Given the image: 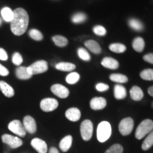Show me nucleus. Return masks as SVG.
I'll return each instance as SVG.
<instances>
[{"instance_id": "nucleus-1", "label": "nucleus", "mask_w": 153, "mask_h": 153, "mask_svg": "<svg viewBox=\"0 0 153 153\" xmlns=\"http://www.w3.org/2000/svg\"><path fill=\"white\" fill-rule=\"evenodd\" d=\"M29 24V16L27 11L23 8L14 10V18L11 22V30L14 35L22 36L27 30Z\"/></svg>"}, {"instance_id": "nucleus-2", "label": "nucleus", "mask_w": 153, "mask_h": 153, "mask_svg": "<svg viewBox=\"0 0 153 153\" xmlns=\"http://www.w3.org/2000/svg\"><path fill=\"white\" fill-rule=\"evenodd\" d=\"M111 126L108 121H102L98 125L97 129V137L100 143H105L111 135Z\"/></svg>"}, {"instance_id": "nucleus-3", "label": "nucleus", "mask_w": 153, "mask_h": 153, "mask_svg": "<svg viewBox=\"0 0 153 153\" xmlns=\"http://www.w3.org/2000/svg\"><path fill=\"white\" fill-rule=\"evenodd\" d=\"M153 130V121L150 119L143 120L137 126L135 131V136L137 140L143 139L145 136L148 135Z\"/></svg>"}, {"instance_id": "nucleus-4", "label": "nucleus", "mask_w": 153, "mask_h": 153, "mask_svg": "<svg viewBox=\"0 0 153 153\" xmlns=\"http://www.w3.org/2000/svg\"><path fill=\"white\" fill-rule=\"evenodd\" d=\"M48 69V62L45 60H38L30 65V66L27 67V70L28 73L30 75H34V74H41L43 72H46Z\"/></svg>"}, {"instance_id": "nucleus-5", "label": "nucleus", "mask_w": 153, "mask_h": 153, "mask_svg": "<svg viewBox=\"0 0 153 153\" xmlns=\"http://www.w3.org/2000/svg\"><path fill=\"white\" fill-rule=\"evenodd\" d=\"M93 123L90 120H85L80 125V133L82 139L89 141L93 135Z\"/></svg>"}, {"instance_id": "nucleus-6", "label": "nucleus", "mask_w": 153, "mask_h": 153, "mask_svg": "<svg viewBox=\"0 0 153 153\" xmlns=\"http://www.w3.org/2000/svg\"><path fill=\"white\" fill-rule=\"evenodd\" d=\"M134 127V121L133 118L128 117L123 118L121 121L120 122L119 126H118V130H119L120 133L123 136L128 135L133 131Z\"/></svg>"}, {"instance_id": "nucleus-7", "label": "nucleus", "mask_w": 153, "mask_h": 153, "mask_svg": "<svg viewBox=\"0 0 153 153\" xmlns=\"http://www.w3.org/2000/svg\"><path fill=\"white\" fill-rule=\"evenodd\" d=\"M8 128L13 133L19 135V137H24L26 135V131L24 125L19 120H14L8 125Z\"/></svg>"}, {"instance_id": "nucleus-8", "label": "nucleus", "mask_w": 153, "mask_h": 153, "mask_svg": "<svg viewBox=\"0 0 153 153\" xmlns=\"http://www.w3.org/2000/svg\"><path fill=\"white\" fill-rule=\"evenodd\" d=\"M1 141L4 144L9 145L13 149L18 148L23 145V141L22 139L16 136L9 135V134H4L1 135Z\"/></svg>"}, {"instance_id": "nucleus-9", "label": "nucleus", "mask_w": 153, "mask_h": 153, "mask_svg": "<svg viewBox=\"0 0 153 153\" xmlns=\"http://www.w3.org/2000/svg\"><path fill=\"white\" fill-rule=\"evenodd\" d=\"M58 101L53 98H45L41 100L40 107L44 112H51L58 107Z\"/></svg>"}, {"instance_id": "nucleus-10", "label": "nucleus", "mask_w": 153, "mask_h": 153, "mask_svg": "<svg viewBox=\"0 0 153 153\" xmlns=\"http://www.w3.org/2000/svg\"><path fill=\"white\" fill-rule=\"evenodd\" d=\"M51 90L55 96L61 99H65L70 94V91L68 88L60 84L53 85L51 88Z\"/></svg>"}, {"instance_id": "nucleus-11", "label": "nucleus", "mask_w": 153, "mask_h": 153, "mask_svg": "<svg viewBox=\"0 0 153 153\" xmlns=\"http://www.w3.org/2000/svg\"><path fill=\"white\" fill-rule=\"evenodd\" d=\"M24 125L26 132L30 134H34L37 131V125L34 118L30 116H26L23 120Z\"/></svg>"}, {"instance_id": "nucleus-12", "label": "nucleus", "mask_w": 153, "mask_h": 153, "mask_svg": "<svg viewBox=\"0 0 153 153\" xmlns=\"http://www.w3.org/2000/svg\"><path fill=\"white\" fill-rule=\"evenodd\" d=\"M32 148L37 151L38 153H47L48 145L47 143L43 140L38 138H33L30 142Z\"/></svg>"}, {"instance_id": "nucleus-13", "label": "nucleus", "mask_w": 153, "mask_h": 153, "mask_svg": "<svg viewBox=\"0 0 153 153\" xmlns=\"http://www.w3.org/2000/svg\"><path fill=\"white\" fill-rule=\"evenodd\" d=\"M106 100L103 97H94L90 101V107L95 111L101 110L106 107Z\"/></svg>"}, {"instance_id": "nucleus-14", "label": "nucleus", "mask_w": 153, "mask_h": 153, "mask_svg": "<svg viewBox=\"0 0 153 153\" xmlns=\"http://www.w3.org/2000/svg\"><path fill=\"white\" fill-rule=\"evenodd\" d=\"M65 116L70 121L76 122L81 118V111L77 108L72 107V108H69L66 111Z\"/></svg>"}, {"instance_id": "nucleus-15", "label": "nucleus", "mask_w": 153, "mask_h": 153, "mask_svg": "<svg viewBox=\"0 0 153 153\" xmlns=\"http://www.w3.org/2000/svg\"><path fill=\"white\" fill-rule=\"evenodd\" d=\"M0 91L6 97L11 98L14 96V90L13 87L4 81H0Z\"/></svg>"}, {"instance_id": "nucleus-16", "label": "nucleus", "mask_w": 153, "mask_h": 153, "mask_svg": "<svg viewBox=\"0 0 153 153\" xmlns=\"http://www.w3.org/2000/svg\"><path fill=\"white\" fill-rule=\"evenodd\" d=\"M72 143V135H68L65 137H63V138L61 140L60 144H59V147H60V150H62V152H66L70 150V148H71Z\"/></svg>"}, {"instance_id": "nucleus-17", "label": "nucleus", "mask_w": 153, "mask_h": 153, "mask_svg": "<svg viewBox=\"0 0 153 153\" xmlns=\"http://www.w3.org/2000/svg\"><path fill=\"white\" fill-rule=\"evenodd\" d=\"M101 65L104 67V68L111 69V70H115L117 69L119 66V63L116 60L112 58V57H104L101 61Z\"/></svg>"}, {"instance_id": "nucleus-18", "label": "nucleus", "mask_w": 153, "mask_h": 153, "mask_svg": "<svg viewBox=\"0 0 153 153\" xmlns=\"http://www.w3.org/2000/svg\"><path fill=\"white\" fill-rule=\"evenodd\" d=\"M130 94H131V99L134 101H140L144 97V93L142 89L137 86H134L130 90Z\"/></svg>"}, {"instance_id": "nucleus-19", "label": "nucleus", "mask_w": 153, "mask_h": 153, "mask_svg": "<svg viewBox=\"0 0 153 153\" xmlns=\"http://www.w3.org/2000/svg\"><path fill=\"white\" fill-rule=\"evenodd\" d=\"M85 46L94 54H100L101 53V48L99 44L93 40H89L85 42Z\"/></svg>"}, {"instance_id": "nucleus-20", "label": "nucleus", "mask_w": 153, "mask_h": 153, "mask_svg": "<svg viewBox=\"0 0 153 153\" xmlns=\"http://www.w3.org/2000/svg\"><path fill=\"white\" fill-rule=\"evenodd\" d=\"M127 96L126 88L120 85H116L114 87V97L118 100L123 99Z\"/></svg>"}, {"instance_id": "nucleus-21", "label": "nucleus", "mask_w": 153, "mask_h": 153, "mask_svg": "<svg viewBox=\"0 0 153 153\" xmlns=\"http://www.w3.org/2000/svg\"><path fill=\"white\" fill-rule=\"evenodd\" d=\"M16 75L19 79H28L31 78L32 75L28 73L27 67H19L16 70Z\"/></svg>"}, {"instance_id": "nucleus-22", "label": "nucleus", "mask_w": 153, "mask_h": 153, "mask_svg": "<svg viewBox=\"0 0 153 153\" xmlns=\"http://www.w3.org/2000/svg\"><path fill=\"white\" fill-rule=\"evenodd\" d=\"M55 68L57 70H60L63 72H71L72 70H75L76 66L75 65L72 64L70 62H59L55 65Z\"/></svg>"}, {"instance_id": "nucleus-23", "label": "nucleus", "mask_w": 153, "mask_h": 153, "mask_svg": "<svg viewBox=\"0 0 153 153\" xmlns=\"http://www.w3.org/2000/svg\"><path fill=\"white\" fill-rule=\"evenodd\" d=\"M1 15L4 21L7 22H11L14 18V11L9 7H4L1 10Z\"/></svg>"}, {"instance_id": "nucleus-24", "label": "nucleus", "mask_w": 153, "mask_h": 153, "mask_svg": "<svg viewBox=\"0 0 153 153\" xmlns=\"http://www.w3.org/2000/svg\"><path fill=\"white\" fill-rule=\"evenodd\" d=\"M133 48L137 52H142L145 48V41L143 38L137 37L133 41Z\"/></svg>"}, {"instance_id": "nucleus-25", "label": "nucleus", "mask_w": 153, "mask_h": 153, "mask_svg": "<svg viewBox=\"0 0 153 153\" xmlns=\"http://www.w3.org/2000/svg\"><path fill=\"white\" fill-rule=\"evenodd\" d=\"M153 145V130L148 134V135L145 137V140L142 144V149L146 151L150 149Z\"/></svg>"}, {"instance_id": "nucleus-26", "label": "nucleus", "mask_w": 153, "mask_h": 153, "mask_svg": "<svg viewBox=\"0 0 153 153\" xmlns=\"http://www.w3.org/2000/svg\"><path fill=\"white\" fill-rule=\"evenodd\" d=\"M53 41L58 47H65L68 45V41L65 37L62 36H55L53 37Z\"/></svg>"}, {"instance_id": "nucleus-27", "label": "nucleus", "mask_w": 153, "mask_h": 153, "mask_svg": "<svg viewBox=\"0 0 153 153\" xmlns=\"http://www.w3.org/2000/svg\"><path fill=\"white\" fill-rule=\"evenodd\" d=\"M109 49L112 52L116 53H124L126 50L125 45L122 43H112L109 45Z\"/></svg>"}, {"instance_id": "nucleus-28", "label": "nucleus", "mask_w": 153, "mask_h": 153, "mask_svg": "<svg viewBox=\"0 0 153 153\" xmlns=\"http://www.w3.org/2000/svg\"><path fill=\"white\" fill-rule=\"evenodd\" d=\"M110 79L117 83H126L128 82V77L122 74H112L110 75Z\"/></svg>"}, {"instance_id": "nucleus-29", "label": "nucleus", "mask_w": 153, "mask_h": 153, "mask_svg": "<svg viewBox=\"0 0 153 153\" xmlns=\"http://www.w3.org/2000/svg\"><path fill=\"white\" fill-rule=\"evenodd\" d=\"M129 26L134 29L135 30H137V31H141V30H143V25L142 23L140 22L139 20H137V19H131L129 21Z\"/></svg>"}, {"instance_id": "nucleus-30", "label": "nucleus", "mask_w": 153, "mask_h": 153, "mask_svg": "<svg viewBox=\"0 0 153 153\" xmlns=\"http://www.w3.org/2000/svg\"><path fill=\"white\" fill-rule=\"evenodd\" d=\"M80 76L79 74L76 72H71L67 76L66 82L70 85H74L79 80Z\"/></svg>"}, {"instance_id": "nucleus-31", "label": "nucleus", "mask_w": 153, "mask_h": 153, "mask_svg": "<svg viewBox=\"0 0 153 153\" xmlns=\"http://www.w3.org/2000/svg\"><path fill=\"white\" fill-rule=\"evenodd\" d=\"M140 77L144 80L152 81L153 80V70L146 69L140 72Z\"/></svg>"}, {"instance_id": "nucleus-32", "label": "nucleus", "mask_w": 153, "mask_h": 153, "mask_svg": "<svg viewBox=\"0 0 153 153\" xmlns=\"http://www.w3.org/2000/svg\"><path fill=\"white\" fill-rule=\"evenodd\" d=\"M28 34H29V36L32 38V39L35 40V41H41V40H43V34H42V33L40 31V30H38L37 29L30 30Z\"/></svg>"}, {"instance_id": "nucleus-33", "label": "nucleus", "mask_w": 153, "mask_h": 153, "mask_svg": "<svg viewBox=\"0 0 153 153\" xmlns=\"http://www.w3.org/2000/svg\"><path fill=\"white\" fill-rule=\"evenodd\" d=\"M123 148L120 144H114L111 145L105 153H123Z\"/></svg>"}, {"instance_id": "nucleus-34", "label": "nucleus", "mask_w": 153, "mask_h": 153, "mask_svg": "<svg viewBox=\"0 0 153 153\" xmlns=\"http://www.w3.org/2000/svg\"><path fill=\"white\" fill-rule=\"evenodd\" d=\"M87 19V16L83 13H77L73 15V16L72 17V22L74 24H79V23L84 22Z\"/></svg>"}, {"instance_id": "nucleus-35", "label": "nucleus", "mask_w": 153, "mask_h": 153, "mask_svg": "<svg viewBox=\"0 0 153 153\" xmlns=\"http://www.w3.org/2000/svg\"><path fill=\"white\" fill-rule=\"evenodd\" d=\"M78 55L82 60H85V61H89L91 59L90 55L89 53H88V51L87 50H85V48H79L78 49Z\"/></svg>"}, {"instance_id": "nucleus-36", "label": "nucleus", "mask_w": 153, "mask_h": 153, "mask_svg": "<svg viewBox=\"0 0 153 153\" xmlns=\"http://www.w3.org/2000/svg\"><path fill=\"white\" fill-rule=\"evenodd\" d=\"M12 62L15 65L19 66L23 62V57L19 53H14L12 56Z\"/></svg>"}, {"instance_id": "nucleus-37", "label": "nucleus", "mask_w": 153, "mask_h": 153, "mask_svg": "<svg viewBox=\"0 0 153 153\" xmlns=\"http://www.w3.org/2000/svg\"><path fill=\"white\" fill-rule=\"evenodd\" d=\"M93 30L96 35H98L100 36H104L106 35V28L102 26H96L95 27H94Z\"/></svg>"}, {"instance_id": "nucleus-38", "label": "nucleus", "mask_w": 153, "mask_h": 153, "mask_svg": "<svg viewBox=\"0 0 153 153\" xmlns=\"http://www.w3.org/2000/svg\"><path fill=\"white\" fill-rule=\"evenodd\" d=\"M108 88H109L108 85H107L104 83H99L96 85V89H97V90L101 91V92L107 91L108 89Z\"/></svg>"}, {"instance_id": "nucleus-39", "label": "nucleus", "mask_w": 153, "mask_h": 153, "mask_svg": "<svg viewBox=\"0 0 153 153\" xmlns=\"http://www.w3.org/2000/svg\"><path fill=\"white\" fill-rule=\"evenodd\" d=\"M9 74V71L8 69L6 68L4 66H3L2 65L0 64V76H6Z\"/></svg>"}, {"instance_id": "nucleus-40", "label": "nucleus", "mask_w": 153, "mask_h": 153, "mask_svg": "<svg viewBox=\"0 0 153 153\" xmlns=\"http://www.w3.org/2000/svg\"><path fill=\"white\" fill-rule=\"evenodd\" d=\"M8 59V55L6 51L3 48H0V60L2 61L7 60Z\"/></svg>"}, {"instance_id": "nucleus-41", "label": "nucleus", "mask_w": 153, "mask_h": 153, "mask_svg": "<svg viewBox=\"0 0 153 153\" xmlns=\"http://www.w3.org/2000/svg\"><path fill=\"white\" fill-rule=\"evenodd\" d=\"M143 60L149 63H151V64H153V53H149V54L144 55Z\"/></svg>"}, {"instance_id": "nucleus-42", "label": "nucleus", "mask_w": 153, "mask_h": 153, "mask_svg": "<svg viewBox=\"0 0 153 153\" xmlns=\"http://www.w3.org/2000/svg\"><path fill=\"white\" fill-rule=\"evenodd\" d=\"M49 153H60L59 152L58 150L55 147H52V148H50L49 150Z\"/></svg>"}, {"instance_id": "nucleus-43", "label": "nucleus", "mask_w": 153, "mask_h": 153, "mask_svg": "<svg viewBox=\"0 0 153 153\" xmlns=\"http://www.w3.org/2000/svg\"><path fill=\"white\" fill-rule=\"evenodd\" d=\"M148 92L149 94L151 96V97H153V86H152V87H150L148 88Z\"/></svg>"}, {"instance_id": "nucleus-44", "label": "nucleus", "mask_w": 153, "mask_h": 153, "mask_svg": "<svg viewBox=\"0 0 153 153\" xmlns=\"http://www.w3.org/2000/svg\"><path fill=\"white\" fill-rule=\"evenodd\" d=\"M1 19H0V25H1Z\"/></svg>"}, {"instance_id": "nucleus-45", "label": "nucleus", "mask_w": 153, "mask_h": 153, "mask_svg": "<svg viewBox=\"0 0 153 153\" xmlns=\"http://www.w3.org/2000/svg\"><path fill=\"white\" fill-rule=\"evenodd\" d=\"M152 107H153V103H152Z\"/></svg>"}]
</instances>
